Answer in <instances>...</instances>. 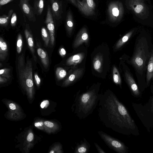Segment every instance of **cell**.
<instances>
[{
    "instance_id": "cell-1",
    "label": "cell",
    "mask_w": 153,
    "mask_h": 153,
    "mask_svg": "<svg viewBox=\"0 0 153 153\" xmlns=\"http://www.w3.org/2000/svg\"><path fill=\"white\" fill-rule=\"evenodd\" d=\"M98 104L99 119L106 127L124 135H139L138 127L128 110L111 91L101 94Z\"/></svg>"
},
{
    "instance_id": "cell-2",
    "label": "cell",
    "mask_w": 153,
    "mask_h": 153,
    "mask_svg": "<svg viewBox=\"0 0 153 153\" xmlns=\"http://www.w3.org/2000/svg\"><path fill=\"white\" fill-rule=\"evenodd\" d=\"M98 91L97 87H94L85 92L76 95L72 108L79 119H84L93 113L101 96Z\"/></svg>"
},
{
    "instance_id": "cell-3",
    "label": "cell",
    "mask_w": 153,
    "mask_h": 153,
    "mask_svg": "<svg viewBox=\"0 0 153 153\" xmlns=\"http://www.w3.org/2000/svg\"><path fill=\"white\" fill-rule=\"evenodd\" d=\"M132 106L138 117L146 129L150 132L153 128V118L144 105L133 102Z\"/></svg>"
},
{
    "instance_id": "cell-4",
    "label": "cell",
    "mask_w": 153,
    "mask_h": 153,
    "mask_svg": "<svg viewBox=\"0 0 153 153\" xmlns=\"http://www.w3.org/2000/svg\"><path fill=\"white\" fill-rule=\"evenodd\" d=\"M98 133L101 138L111 149L118 153H128V147L122 141L102 131H99Z\"/></svg>"
},
{
    "instance_id": "cell-5",
    "label": "cell",
    "mask_w": 153,
    "mask_h": 153,
    "mask_svg": "<svg viewBox=\"0 0 153 153\" xmlns=\"http://www.w3.org/2000/svg\"><path fill=\"white\" fill-rule=\"evenodd\" d=\"M147 56L146 47L141 43L136 48L131 61V63L137 70L141 71L145 66Z\"/></svg>"
},
{
    "instance_id": "cell-6",
    "label": "cell",
    "mask_w": 153,
    "mask_h": 153,
    "mask_svg": "<svg viewBox=\"0 0 153 153\" xmlns=\"http://www.w3.org/2000/svg\"><path fill=\"white\" fill-rule=\"evenodd\" d=\"M145 0H129V7L138 17L144 19L147 17L148 10L144 2Z\"/></svg>"
},
{
    "instance_id": "cell-7",
    "label": "cell",
    "mask_w": 153,
    "mask_h": 153,
    "mask_svg": "<svg viewBox=\"0 0 153 153\" xmlns=\"http://www.w3.org/2000/svg\"><path fill=\"white\" fill-rule=\"evenodd\" d=\"M125 76L127 83L133 96L136 98L140 97L141 93L137 85L133 78L127 71H126L125 73Z\"/></svg>"
},
{
    "instance_id": "cell-8",
    "label": "cell",
    "mask_w": 153,
    "mask_h": 153,
    "mask_svg": "<svg viewBox=\"0 0 153 153\" xmlns=\"http://www.w3.org/2000/svg\"><path fill=\"white\" fill-rule=\"evenodd\" d=\"M90 147L89 142L85 138L81 140L79 143L76 144L75 148L74 153H87L88 152Z\"/></svg>"
},
{
    "instance_id": "cell-9",
    "label": "cell",
    "mask_w": 153,
    "mask_h": 153,
    "mask_svg": "<svg viewBox=\"0 0 153 153\" xmlns=\"http://www.w3.org/2000/svg\"><path fill=\"white\" fill-rule=\"evenodd\" d=\"M20 4L22 10L28 18L33 19L35 17L33 11L29 4L28 0H20Z\"/></svg>"
},
{
    "instance_id": "cell-10",
    "label": "cell",
    "mask_w": 153,
    "mask_h": 153,
    "mask_svg": "<svg viewBox=\"0 0 153 153\" xmlns=\"http://www.w3.org/2000/svg\"><path fill=\"white\" fill-rule=\"evenodd\" d=\"M88 40V33L85 32H82L77 35L74 41V46L76 48L83 43H87Z\"/></svg>"
},
{
    "instance_id": "cell-11",
    "label": "cell",
    "mask_w": 153,
    "mask_h": 153,
    "mask_svg": "<svg viewBox=\"0 0 153 153\" xmlns=\"http://www.w3.org/2000/svg\"><path fill=\"white\" fill-rule=\"evenodd\" d=\"M153 80V51L152 50L147 66L146 76L147 85H148L151 80Z\"/></svg>"
},
{
    "instance_id": "cell-12",
    "label": "cell",
    "mask_w": 153,
    "mask_h": 153,
    "mask_svg": "<svg viewBox=\"0 0 153 153\" xmlns=\"http://www.w3.org/2000/svg\"><path fill=\"white\" fill-rule=\"evenodd\" d=\"M84 57L83 53H79L75 54L69 57L67 61L68 65H76L81 62Z\"/></svg>"
},
{
    "instance_id": "cell-13",
    "label": "cell",
    "mask_w": 153,
    "mask_h": 153,
    "mask_svg": "<svg viewBox=\"0 0 153 153\" xmlns=\"http://www.w3.org/2000/svg\"><path fill=\"white\" fill-rule=\"evenodd\" d=\"M82 71L80 69L75 70L73 73L68 77L65 81V84L68 85L73 83L77 78L82 74Z\"/></svg>"
},
{
    "instance_id": "cell-14",
    "label": "cell",
    "mask_w": 153,
    "mask_h": 153,
    "mask_svg": "<svg viewBox=\"0 0 153 153\" xmlns=\"http://www.w3.org/2000/svg\"><path fill=\"white\" fill-rule=\"evenodd\" d=\"M133 32V30L130 31L120 39L117 43L115 46V48L117 49L120 48L129 40L132 35Z\"/></svg>"
},
{
    "instance_id": "cell-15",
    "label": "cell",
    "mask_w": 153,
    "mask_h": 153,
    "mask_svg": "<svg viewBox=\"0 0 153 153\" xmlns=\"http://www.w3.org/2000/svg\"><path fill=\"white\" fill-rule=\"evenodd\" d=\"M102 58L100 55H97L94 58L93 62L94 69L98 72H100L102 66Z\"/></svg>"
},
{
    "instance_id": "cell-16",
    "label": "cell",
    "mask_w": 153,
    "mask_h": 153,
    "mask_svg": "<svg viewBox=\"0 0 153 153\" xmlns=\"http://www.w3.org/2000/svg\"><path fill=\"white\" fill-rule=\"evenodd\" d=\"M44 0H35L34 3V11L38 15H41L43 10Z\"/></svg>"
},
{
    "instance_id": "cell-17",
    "label": "cell",
    "mask_w": 153,
    "mask_h": 153,
    "mask_svg": "<svg viewBox=\"0 0 153 153\" xmlns=\"http://www.w3.org/2000/svg\"><path fill=\"white\" fill-rule=\"evenodd\" d=\"M113 81L115 83L120 86L121 84V77L118 70L115 66L113 68Z\"/></svg>"
},
{
    "instance_id": "cell-18",
    "label": "cell",
    "mask_w": 153,
    "mask_h": 153,
    "mask_svg": "<svg viewBox=\"0 0 153 153\" xmlns=\"http://www.w3.org/2000/svg\"><path fill=\"white\" fill-rule=\"evenodd\" d=\"M145 105L153 118V94Z\"/></svg>"
},
{
    "instance_id": "cell-19",
    "label": "cell",
    "mask_w": 153,
    "mask_h": 153,
    "mask_svg": "<svg viewBox=\"0 0 153 153\" xmlns=\"http://www.w3.org/2000/svg\"><path fill=\"white\" fill-rule=\"evenodd\" d=\"M56 74L57 77L58 79H62L66 76V72L63 68H58L56 70Z\"/></svg>"
},
{
    "instance_id": "cell-20",
    "label": "cell",
    "mask_w": 153,
    "mask_h": 153,
    "mask_svg": "<svg viewBox=\"0 0 153 153\" xmlns=\"http://www.w3.org/2000/svg\"><path fill=\"white\" fill-rule=\"evenodd\" d=\"M52 8L54 16L56 15L59 9V5L58 3L55 0H52Z\"/></svg>"
},
{
    "instance_id": "cell-21",
    "label": "cell",
    "mask_w": 153,
    "mask_h": 153,
    "mask_svg": "<svg viewBox=\"0 0 153 153\" xmlns=\"http://www.w3.org/2000/svg\"><path fill=\"white\" fill-rule=\"evenodd\" d=\"M38 55L42 59H44L46 57V54L45 52L41 48H39L37 50Z\"/></svg>"
},
{
    "instance_id": "cell-22",
    "label": "cell",
    "mask_w": 153,
    "mask_h": 153,
    "mask_svg": "<svg viewBox=\"0 0 153 153\" xmlns=\"http://www.w3.org/2000/svg\"><path fill=\"white\" fill-rule=\"evenodd\" d=\"M49 104V102L48 100H45L42 101L40 104V107L42 108H47Z\"/></svg>"
},
{
    "instance_id": "cell-23",
    "label": "cell",
    "mask_w": 153,
    "mask_h": 153,
    "mask_svg": "<svg viewBox=\"0 0 153 153\" xmlns=\"http://www.w3.org/2000/svg\"><path fill=\"white\" fill-rule=\"evenodd\" d=\"M22 41L21 39H19L17 42V51L18 53H19L21 52V48L22 46Z\"/></svg>"
},
{
    "instance_id": "cell-24",
    "label": "cell",
    "mask_w": 153,
    "mask_h": 153,
    "mask_svg": "<svg viewBox=\"0 0 153 153\" xmlns=\"http://www.w3.org/2000/svg\"><path fill=\"white\" fill-rule=\"evenodd\" d=\"M17 20V17L15 13H13L12 15L11 20V23L12 25H14L16 23Z\"/></svg>"
},
{
    "instance_id": "cell-25",
    "label": "cell",
    "mask_w": 153,
    "mask_h": 153,
    "mask_svg": "<svg viewBox=\"0 0 153 153\" xmlns=\"http://www.w3.org/2000/svg\"><path fill=\"white\" fill-rule=\"evenodd\" d=\"M94 144L99 153H106V152L97 143L94 142Z\"/></svg>"
},
{
    "instance_id": "cell-26",
    "label": "cell",
    "mask_w": 153,
    "mask_h": 153,
    "mask_svg": "<svg viewBox=\"0 0 153 153\" xmlns=\"http://www.w3.org/2000/svg\"><path fill=\"white\" fill-rule=\"evenodd\" d=\"M26 83L27 86L29 87H32L33 85V81L30 79H27L26 80Z\"/></svg>"
},
{
    "instance_id": "cell-27",
    "label": "cell",
    "mask_w": 153,
    "mask_h": 153,
    "mask_svg": "<svg viewBox=\"0 0 153 153\" xmlns=\"http://www.w3.org/2000/svg\"><path fill=\"white\" fill-rule=\"evenodd\" d=\"M113 15L115 16H117L119 14V10L117 7L114 8L112 10Z\"/></svg>"
},
{
    "instance_id": "cell-28",
    "label": "cell",
    "mask_w": 153,
    "mask_h": 153,
    "mask_svg": "<svg viewBox=\"0 0 153 153\" xmlns=\"http://www.w3.org/2000/svg\"><path fill=\"white\" fill-rule=\"evenodd\" d=\"M8 19L5 17H1L0 18V24H4L7 22Z\"/></svg>"
},
{
    "instance_id": "cell-29",
    "label": "cell",
    "mask_w": 153,
    "mask_h": 153,
    "mask_svg": "<svg viewBox=\"0 0 153 153\" xmlns=\"http://www.w3.org/2000/svg\"><path fill=\"white\" fill-rule=\"evenodd\" d=\"M33 135L32 133H29L27 136V140L28 142H31L33 139Z\"/></svg>"
},
{
    "instance_id": "cell-30",
    "label": "cell",
    "mask_w": 153,
    "mask_h": 153,
    "mask_svg": "<svg viewBox=\"0 0 153 153\" xmlns=\"http://www.w3.org/2000/svg\"><path fill=\"white\" fill-rule=\"evenodd\" d=\"M44 124L46 126L49 128L53 127L54 126L53 123L48 121H45L44 122Z\"/></svg>"
},
{
    "instance_id": "cell-31",
    "label": "cell",
    "mask_w": 153,
    "mask_h": 153,
    "mask_svg": "<svg viewBox=\"0 0 153 153\" xmlns=\"http://www.w3.org/2000/svg\"><path fill=\"white\" fill-rule=\"evenodd\" d=\"M13 0H0V4L1 6L5 5L12 1Z\"/></svg>"
},
{
    "instance_id": "cell-32",
    "label": "cell",
    "mask_w": 153,
    "mask_h": 153,
    "mask_svg": "<svg viewBox=\"0 0 153 153\" xmlns=\"http://www.w3.org/2000/svg\"><path fill=\"white\" fill-rule=\"evenodd\" d=\"M27 40L29 45L31 47H33V43L32 38L29 37L28 38Z\"/></svg>"
},
{
    "instance_id": "cell-33",
    "label": "cell",
    "mask_w": 153,
    "mask_h": 153,
    "mask_svg": "<svg viewBox=\"0 0 153 153\" xmlns=\"http://www.w3.org/2000/svg\"><path fill=\"white\" fill-rule=\"evenodd\" d=\"M0 46L2 50L5 51L7 48V45L5 42H3L2 44L0 45Z\"/></svg>"
},
{
    "instance_id": "cell-34",
    "label": "cell",
    "mask_w": 153,
    "mask_h": 153,
    "mask_svg": "<svg viewBox=\"0 0 153 153\" xmlns=\"http://www.w3.org/2000/svg\"><path fill=\"white\" fill-rule=\"evenodd\" d=\"M42 36L45 38H47L48 36V33L46 30L44 28L42 29Z\"/></svg>"
},
{
    "instance_id": "cell-35",
    "label": "cell",
    "mask_w": 153,
    "mask_h": 153,
    "mask_svg": "<svg viewBox=\"0 0 153 153\" xmlns=\"http://www.w3.org/2000/svg\"><path fill=\"white\" fill-rule=\"evenodd\" d=\"M87 2L88 6L92 7L94 6V2L93 0H87Z\"/></svg>"
},
{
    "instance_id": "cell-36",
    "label": "cell",
    "mask_w": 153,
    "mask_h": 153,
    "mask_svg": "<svg viewBox=\"0 0 153 153\" xmlns=\"http://www.w3.org/2000/svg\"><path fill=\"white\" fill-rule=\"evenodd\" d=\"M35 78L37 84H39L40 82V79L37 74L35 75Z\"/></svg>"
},
{
    "instance_id": "cell-37",
    "label": "cell",
    "mask_w": 153,
    "mask_h": 153,
    "mask_svg": "<svg viewBox=\"0 0 153 153\" xmlns=\"http://www.w3.org/2000/svg\"><path fill=\"white\" fill-rule=\"evenodd\" d=\"M9 108L12 110H14L16 108V105L13 103H10L9 105Z\"/></svg>"
},
{
    "instance_id": "cell-38",
    "label": "cell",
    "mask_w": 153,
    "mask_h": 153,
    "mask_svg": "<svg viewBox=\"0 0 153 153\" xmlns=\"http://www.w3.org/2000/svg\"><path fill=\"white\" fill-rule=\"evenodd\" d=\"M43 125V123L42 122H39L37 123H36L34 124V126L36 127L42 126Z\"/></svg>"
},
{
    "instance_id": "cell-39",
    "label": "cell",
    "mask_w": 153,
    "mask_h": 153,
    "mask_svg": "<svg viewBox=\"0 0 153 153\" xmlns=\"http://www.w3.org/2000/svg\"><path fill=\"white\" fill-rule=\"evenodd\" d=\"M60 53L62 56H64L65 55L66 52L64 49L62 48L60 50Z\"/></svg>"
},
{
    "instance_id": "cell-40",
    "label": "cell",
    "mask_w": 153,
    "mask_h": 153,
    "mask_svg": "<svg viewBox=\"0 0 153 153\" xmlns=\"http://www.w3.org/2000/svg\"><path fill=\"white\" fill-rule=\"evenodd\" d=\"M67 25L69 27H72L73 26V23L71 21H68L67 22Z\"/></svg>"
},
{
    "instance_id": "cell-41",
    "label": "cell",
    "mask_w": 153,
    "mask_h": 153,
    "mask_svg": "<svg viewBox=\"0 0 153 153\" xmlns=\"http://www.w3.org/2000/svg\"><path fill=\"white\" fill-rule=\"evenodd\" d=\"M4 70L3 69H1L0 70V74L1 75L4 72Z\"/></svg>"
},
{
    "instance_id": "cell-42",
    "label": "cell",
    "mask_w": 153,
    "mask_h": 153,
    "mask_svg": "<svg viewBox=\"0 0 153 153\" xmlns=\"http://www.w3.org/2000/svg\"><path fill=\"white\" fill-rule=\"evenodd\" d=\"M50 153H54V152L53 151V150H52L50 152Z\"/></svg>"
}]
</instances>
